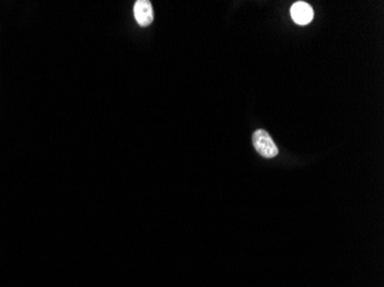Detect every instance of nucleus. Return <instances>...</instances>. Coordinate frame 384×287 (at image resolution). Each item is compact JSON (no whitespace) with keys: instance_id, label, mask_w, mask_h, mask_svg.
I'll return each mask as SVG.
<instances>
[{"instance_id":"1","label":"nucleus","mask_w":384,"mask_h":287,"mask_svg":"<svg viewBox=\"0 0 384 287\" xmlns=\"http://www.w3.org/2000/svg\"><path fill=\"white\" fill-rule=\"evenodd\" d=\"M252 143L255 151L266 159H273L279 154L277 144L274 143L270 134L262 129L253 132Z\"/></svg>"},{"instance_id":"3","label":"nucleus","mask_w":384,"mask_h":287,"mask_svg":"<svg viewBox=\"0 0 384 287\" xmlns=\"http://www.w3.org/2000/svg\"><path fill=\"white\" fill-rule=\"evenodd\" d=\"M292 18L299 26H306L314 18V12L312 7L305 1H297L292 7Z\"/></svg>"},{"instance_id":"2","label":"nucleus","mask_w":384,"mask_h":287,"mask_svg":"<svg viewBox=\"0 0 384 287\" xmlns=\"http://www.w3.org/2000/svg\"><path fill=\"white\" fill-rule=\"evenodd\" d=\"M134 16L141 27H149L154 22V13L149 0H139L134 6Z\"/></svg>"}]
</instances>
